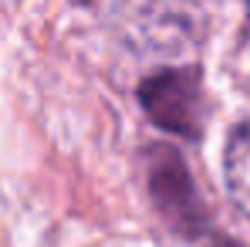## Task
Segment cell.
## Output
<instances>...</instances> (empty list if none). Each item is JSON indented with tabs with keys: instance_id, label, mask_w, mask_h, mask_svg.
Returning <instances> with one entry per match:
<instances>
[{
	"instance_id": "1",
	"label": "cell",
	"mask_w": 250,
	"mask_h": 247,
	"mask_svg": "<svg viewBox=\"0 0 250 247\" xmlns=\"http://www.w3.org/2000/svg\"><path fill=\"white\" fill-rule=\"evenodd\" d=\"M139 102L159 129L196 139L207 119V95L196 68H166L139 85Z\"/></svg>"
},
{
	"instance_id": "3",
	"label": "cell",
	"mask_w": 250,
	"mask_h": 247,
	"mask_svg": "<svg viewBox=\"0 0 250 247\" xmlns=\"http://www.w3.org/2000/svg\"><path fill=\"white\" fill-rule=\"evenodd\" d=\"M149 193L159 206V213L169 220L172 230L179 234H196L203 224V210L196 200V186L186 163L179 159L176 149H152L149 153Z\"/></svg>"
},
{
	"instance_id": "4",
	"label": "cell",
	"mask_w": 250,
	"mask_h": 247,
	"mask_svg": "<svg viewBox=\"0 0 250 247\" xmlns=\"http://www.w3.org/2000/svg\"><path fill=\"white\" fill-rule=\"evenodd\" d=\"M223 173H227V190L233 203L250 217V122L233 129L223 156Z\"/></svg>"
},
{
	"instance_id": "2",
	"label": "cell",
	"mask_w": 250,
	"mask_h": 247,
	"mask_svg": "<svg viewBox=\"0 0 250 247\" xmlns=\"http://www.w3.org/2000/svg\"><path fill=\"white\" fill-rule=\"evenodd\" d=\"M119 21L149 54H176L200 38V10L189 0H122Z\"/></svg>"
}]
</instances>
